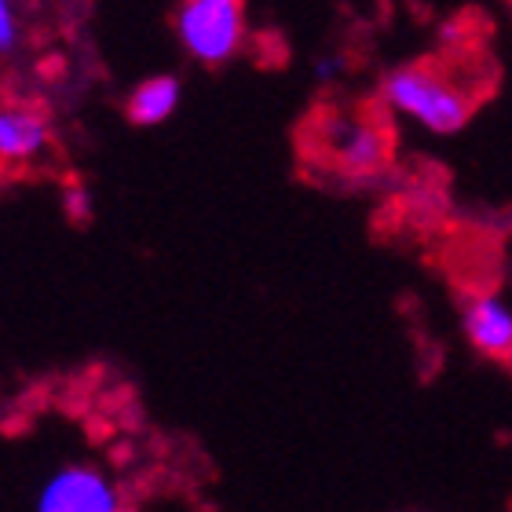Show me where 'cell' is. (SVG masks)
<instances>
[{
    "mask_svg": "<svg viewBox=\"0 0 512 512\" xmlns=\"http://www.w3.org/2000/svg\"><path fill=\"white\" fill-rule=\"evenodd\" d=\"M322 150L348 176H374L392 161V132L377 118H333Z\"/></svg>",
    "mask_w": 512,
    "mask_h": 512,
    "instance_id": "cell-4",
    "label": "cell"
},
{
    "mask_svg": "<svg viewBox=\"0 0 512 512\" xmlns=\"http://www.w3.org/2000/svg\"><path fill=\"white\" fill-rule=\"evenodd\" d=\"M55 132L41 107L26 99L0 103V169H26L52 154Z\"/></svg>",
    "mask_w": 512,
    "mask_h": 512,
    "instance_id": "cell-5",
    "label": "cell"
},
{
    "mask_svg": "<svg viewBox=\"0 0 512 512\" xmlns=\"http://www.w3.org/2000/svg\"><path fill=\"white\" fill-rule=\"evenodd\" d=\"M465 337L480 355L512 363V308L502 297H476L465 308Z\"/></svg>",
    "mask_w": 512,
    "mask_h": 512,
    "instance_id": "cell-6",
    "label": "cell"
},
{
    "mask_svg": "<svg viewBox=\"0 0 512 512\" xmlns=\"http://www.w3.org/2000/svg\"><path fill=\"white\" fill-rule=\"evenodd\" d=\"M37 512H121V487L96 465H63L37 491Z\"/></svg>",
    "mask_w": 512,
    "mask_h": 512,
    "instance_id": "cell-3",
    "label": "cell"
},
{
    "mask_svg": "<svg viewBox=\"0 0 512 512\" xmlns=\"http://www.w3.org/2000/svg\"><path fill=\"white\" fill-rule=\"evenodd\" d=\"M96 209V198L88 191L85 183H66L63 187V213L70 224H85L88 216Z\"/></svg>",
    "mask_w": 512,
    "mask_h": 512,
    "instance_id": "cell-9",
    "label": "cell"
},
{
    "mask_svg": "<svg viewBox=\"0 0 512 512\" xmlns=\"http://www.w3.org/2000/svg\"><path fill=\"white\" fill-rule=\"evenodd\" d=\"M509 4H512V0H509Z\"/></svg>",
    "mask_w": 512,
    "mask_h": 512,
    "instance_id": "cell-11",
    "label": "cell"
},
{
    "mask_svg": "<svg viewBox=\"0 0 512 512\" xmlns=\"http://www.w3.org/2000/svg\"><path fill=\"white\" fill-rule=\"evenodd\" d=\"M22 44V15L15 0H0V59L19 52Z\"/></svg>",
    "mask_w": 512,
    "mask_h": 512,
    "instance_id": "cell-8",
    "label": "cell"
},
{
    "mask_svg": "<svg viewBox=\"0 0 512 512\" xmlns=\"http://www.w3.org/2000/svg\"><path fill=\"white\" fill-rule=\"evenodd\" d=\"M172 26L198 66H227L249 41L246 0H180Z\"/></svg>",
    "mask_w": 512,
    "mask_h": 512,
    "instance_id": "cell-2",
    "label": "cell"
},
{
    "mask_svg": "<svg viewBox=\"0 0 512 512\" xmlns=\"http://www.w3.org/2000/svg\"><path fill=\"white\" fill-rule=\"evenodd\" d=\"M0 85H4V66H0Z\"/></svg>",
    "mask_w": 512,
    "mask_h": 512,
    "instance_id": "cell-10",
    "label": "cell"
},
{
    "mask_svg": "<svg viewBox=\"0 0 512 512\" xmlns=\"http://www.w3.org/2000/svg\"><path fill=\"white\" fill-rule=\"evenodd\" d=\"M384 103L395 114L414 118L421 128L436 132V136H450L469 125L472 110L480 103L476 85L461 81L447 70V66L432 63V59H417L410 66H399L384 77Z\"/></svg>",
    "mask_w": 512,
    "mask_h": 512,
    "instance_id": "cell-1",
    "label": "cell"
},
{
    "mask_svg": "<svg viewBox=\"0 0 512 512\" xmlns=\"http://www.w3.org/2000/svg\"><path fill=\"white\" fill-rule=\"evenodd\" d=\"M180 96H183V85L180 77L172 74H154V77H143L125 99V114L132 125L139 128H154L161 121H169L180 107Z\"/></svg>",
    "mask_w": 512,
    "mask_h": 512,
    "instance_id": "cell-7",
    "label": "cell"
}]
</instances>
